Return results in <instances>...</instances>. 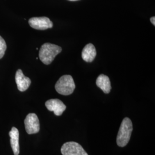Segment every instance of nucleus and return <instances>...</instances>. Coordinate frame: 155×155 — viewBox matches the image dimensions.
Here are the masks:
<instances>
[{
  "mask_svg": "<svg viewBox=\"0 0 155 155\" xmlns=\"http://www.w3.org/2000/svg\"><path fill=\"white\" fill-rule=\"evenodd\" d=\"M61 47L51 43H45L39 51V58L46 65L51 64L57 55L61 52Z\"/></svg>",
  "mask_w": 155,
  "mask_h": 155,
  "instance_id": "f257e3e1",
  "label": "nucleus"
},
{
  "mask_svg": "<svg viewBox=\"0 0 155 155\" xmlns=\"http://www.w3.org/2000/svg\"><path fill=\"white\" fill-rule=\"evenodd\" d=\"M133 130V125L130 118L125 117L122 120L117 137V144L120 147H124L129 141Z\"/></svg>",
  "mask_w": 155,
  "mask_h": 155,
  "instance_id": "f03ea898",
  "label": "nucleus"
},
{
  "mask_svg": "<svg viewBox=\"0 0 155 155\" xmlns=\"http://www.w3.org/2000/svg\"><path fill=\"white\" fill-rule=\"evenodd\" d=\"M75 89V84L72 77L65 75L59 78L55 84V89L59 94L68 95L72 94Z\"/></svg>",
  "mask_w": 155,
  "mask_h": 155,
  "instance_id": "7ed1b4c3",
  "label": "nucleus"
},
{
  "mask_svg": "<svg viewBox=\"0 0 155 155\" xmlns=\"http://www.w3.org/2000/svg\"><path fill=\"white\" fill-rule=\"evenodd\" d=\"M61 153L63 155H89L80 144L74 141L63 144L61 148Z\"/></svg>",
  "mask_w": 155,
  "mask_h": 155,
  "instance_id": "20e7f679",
  "label": "nucleus"
},
{
  "mask_svg": "<svg viewBox=\"0 0 155 155\" xmlns=\"http://www.w3.org/2000/svg\"><path fill=\"white\" fill-rule=\"evenodd\" d=\"M26 132L29 134L38 133L40 130L39 118L35 113H29L24 120Z\"/></svg>",
  "mask_w": 155,
  "mask_h": 155,
  "instance_id": "39448f33",
  "label": "nucleus"
},
{
  "mask_svg": "<svg viewBox=\"0 0 155 155\" xmlns=\"http://www.w3.org/2000/svg\"><path fill=\"white\" fill-rule=\"evenodd\" d=\"M28 22L32 28L38 30H45L53 27L52 22L46 17H32L29 20Z\"/></svg>",
  "mask_w": 155,
  "mask_h": 155,
  "instance_id": "423d86ee",
  "label": "nucleus"
},
{
  "mask_svg": "<svg viewBox=\"0 0 155 155\" xmlns=\"http://www.w3.org/2000/svg\"><path fill=\"white\" fill-rule=\"evenodd\" d=\"M45 106L48 110L54 111L57 116H60L66 109V106L61 100L51 99L45 102Z\"/></svg>",
  "mask_w": 155,
  "mask_h": 155,
  "instance_id": "0eeeda50",
  "label": "nucleus"
},
{
  "mask_svg": "<svg viewBox=\"0 0 155 155\" xmlns=\"http://www.w3.org/2000/svg\"><path fill=\"white\" fill-rule=\"evenodd\" d=\"M16 83L17 86V89L20 91H25L29 88L31 81L28 77H25L22 70L18 69L16 73L15 76Z\"/></svg>",
  "mask_w": 155,
  "mask_h": 155,
  "instance_id": "6e6552de",
  "label": "nucleus"
},
{
  "mask_svg": "<svg viewBox=\"0 0 155 155\" xmlns=\"http://www.w3.org/2000/svg\"><path fill=\"white\" fill-rule=\"evenodd\" d=\"M9 134L11 137V145L14 155H18L20 153L19 132L16 127H13Z\"/></svg>",
  "mask_w": 155,
  "mask_h": 155,
  "instance_id": "1a4fd4ad",
  "label": "nucleus"
},
{
  "mask_svg": "<svg viewBox=\"0 0 155 155\" xmlns=\"http://www.w3.org/2000/svg\"><path fill=\"white\" fill-rule=\"evenodd\" d=\"M97 55V51L94 45L91 43L86 45L82 51V58L86 62H92Z\"/></svg>",
  "mask_w": 155,
  "mask_h": 155,
  "instance_id": "9d476101",
  "label": "nucleus"
},
{
  "mask_svg": "<svg viewBox=\"0 0 155 155\" xmlns=\"http://www.w3.org/2000/svg\"><path fill=\"white\" fill-rule=\"evenodd\" d=\"M97 86L100 87L105 94L110 93L111 86L109 77L104 74H101L96 81Z\"/></svg>",
  "mask_w": 155,
  "mask_h": 155,
  "instance_id": "9b49d317",
  "label": "nucleus"
},
{
  "mask_svg": "<svg viewBox=\"0 0 155 155\" xmlns=\"http://www.w3.org/2000/svg\"><path fill=\"white\" fill-rule=\"evenodd\" d=\"M6 50L5 41L0 36V59L3 58Z\"/></svg>",
  "mask_w": 155,
  "mask_h": 155,
  "instance_id": "f8f14e48",
  "label": "nucleus"
},
{
  "mask_svg": "<svg viewBox=\"0 0 155 155\" xmlns=\"http://www.w3.org/2000/svg\"><path fill=\"white\" fill-rule=\"evenodd\" d=\"M150 22H152V24L155 26V17H152L151 18H150Z\"/></svg>",
  "mask_w": 155,
  "mask_h": 155,
  "instance_id": "ddd939ff",
  "label": "nucleus"
},
{
  "mask_svg": "<svg viewBox=\"0 0 155 155\" xmlns=\"http://www.w3.org/2000/svg\"><path fill=\"white\" fill-rule=\"evenodd\" d=\"M69 1H79V0H69Z\"/></svg>",
  "mask_w": 155,
  "mask_h": 155,
  "instance_id": "4468645a",
  "label": "nucleus"
}]
</instances>
